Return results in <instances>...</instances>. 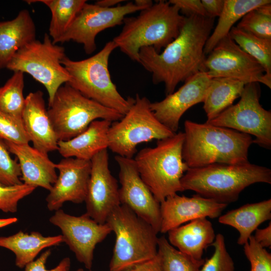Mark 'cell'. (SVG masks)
<instances>
[{
  "mask_svg": "<svg viewBox=\"0 0 271 271\" xmlns=\"http://www.w3.org/2000/svg\"><path fill=\"white\" fill-rule=\"evenodd\" d=\"M214 22L207 17L185 16L179 35L162 52L152 46L140 50L139 63L152 73L154 84H164L166 95L175 91L180 82L206 71L204 48Z\"/></svg>",
  "mask_w": 271,
  "mask_h": 271,
  "instance_id": "1",
  "label": "cell"
},
{
  "mask_svg": "<svg viewBox=\"0 0 271 271\" xmlns=\"http://www.w3.org/2000/svg\"><path fill=\"white\" fill-rule=\"evenodd\" d=\"M182 157L189 168L213 164L249 162L251 136L235 130L186 120L184 122Z\"/></svg>",
  "mask_w": 271,
  "mask_h": 271,
  "instance_id": "2",
  "label": "cell"
},
{
  "mask_svg": "<svg viewBox=\"0 0 271 271\" xmlns=\"http://www.w3.org/2000/svg\"><path fill=\"white\" fill-rule=\"evenodd\" d=\"M185 19L177 7L159 1L136 17H125L121 32L112 41L122 53L139 63L142 48L152 46L160 53L178 37Z\"/></svg>",
  "mask_w": 271,
  "mask_h": 271,
  "instance_id": "3",
  "label": "cell"
},
{
  "mask_svg": "<svg viewBox=\"0 0 271 271\" xmlns=\"http://www.w3.org/2000/svg\"><path fill=\"white\" fill-rule=\"evenodd\" d=\"M257 183L270 184L271 170L249 162L189 168L181 180L184 191L192 190L202 197L227 204L236 201L245 188Z\"/></svg>",
  "mask_w": 271,
  "mask_h": 271,
  "instance_id": "4",
  "label": "cell"
},
{
  "mask_svg": "<svg viewBox=\"0 0 271 271\" xmlns=\"http://www.w3.org/2000/svg\"><path fill=\"white\" fill-rule=\"evenodd\" d=\"M183 132L158 140L154 147L146 148L134 161L139 174L157 200L183 192L181 180L189 167L183 161Z\"/></svg>",
  "mask_w": 271,
  "mask_h": 271,
  "instance_id": "5",
  "label": "cell"
},
{
  "mask_svg": "<svg viewBox=\"0 0 271 271\" xmlns=\"http://www.w3.org/2000/svg\"><path fill=\"white\" fill-rule=\"evenodd\" d=\"M106 223L115 236L109 271H125L157 255L158 233L126 206L120 205Z\"/></svg>",
  "mask_w": 271,
  "mask_h": 271,
  "instance_id": "6",
  "label": "cell"
},
{
  "mask_svg": "<svg viewBox=\"0 0 271 271\" xmlns=\"http://www.w3.org/2000/svg\"><path fill=\"white\" fill-rule=\"evenodd\" d=\"M117 48L113 41L91 57L79 61L66 56L61 64L70 76L68 83L85 97L124 115L133 103L134 98H124L111 80L108 69L109 58Z\"/></svg>",
  "mask_w": 271,
  "mask_h": 271,
  "instance_id": "7",
  "label": "cell"
},
{
  "mask_svg": "<svg viewBox=\"0 0 271 271\" xmlns=\"http://www.w3.org/2000/svg\"><path fill=\"white\" fill-rule=\"evenodd\" d=\"M48 113L58 141L77 136L94 120L114 122L123 116L85 97L68 83L57 90L49 105Z\"/></svg>",
  "mask_w": 271,
  "mask_h": 271,
  "instance_id": "8",
  "label": "cell"
},
{
  "mask_svg": "<svg viewBox=\"0 0 271 271\" xmlns=\"http://www.w3.org/2000/svg\"><path fill=\"white\" fill-rule=\"evenodd\" d=\"M146 97L136 95L128 111L119 120L111 123L107 133L108 148L117 155L132 158L139 145L166 139L172 132L161 123Z\"/></svg>",
  "mask_w": 271,
  "mask_h": 271,
  "instance_id": "9",
  "label": "cell"
},
{
  "mask_svg": "<svg viewBox=\"0 0 271 271\" xmlns=\"http://www.w3.org/2000/svg\"><path fill=\"white\" fill-rule=\"evenodd\" d=\"M66 56L63 47L54 44L47 33L43 41L35 40L20 49L6 68L30 75L47 90L48 105L57 90L70 80V76L61 64Z\"/></svg>",
  "mask_w": 271,
  "mask_h": 271,
  "instance_id": "10",
  "label": "cell"
},
{
  "mask_svg": "<svg viewBox=\"0 0 271 271\" xmlns=\"http://www.w3.org/2000/svg\"><path fill=\"white\" fill-rule=\"evenodd\" d=\"M260 88L258 83L245 84L240 99L214 119L206 121L254 136L253 143L271 148V111L259 103Z\"/></svg>",
  "mask_w": 271,
  "mask_h": 271,
  "instance_id": "11",
  "label": "cell"
},
{
  "mask_svg": "<svg viewBox=\"0 0 271 271\" xmlns=\"http://www.w3.org/2000/svg\"><path fill=\"white\" fill-rule=\"evenodd\" d=\"M145 9L131 2L112 8L86 2L57 43L72 41L83 45L85 53L91 54L96 49L95 39L98 33L122 24L126 15Z\"/></svg>",
  "mask_w": 271,
  "mask_h": 271,
  "instance_id": "12",
  "label": "cell"
},
{
  "mask_svg": "<svg viewBox=\"0 0 271 271\" xmlns=\"http://www.w3.org/2000/svg\"><path fill=\"white\" fill-rule=\"evenodd\" d=\"M206 72L211 78L225 77L244 83H261L271 88L262 66L230 38L224 37L206 58Z\"/></svg>",
  "mask_w": 271,
  "mask_h": 271,
  "instance_id": "13",
  "label": "cell"
},
{
  "mask_svg": "<svg viewBox=\"0 0 271 271\" xmlns=\"http://www.w3.org/2000/svg\"><path fill=\"white\" fill-rule=\"evenodd\" d=\"M49 221L60 229L63 242L67 244L77 260L90 270L95 246L112 232L107 223H98L86 213L76 216L60 209L55 211Z\"/></svg>",
  "mask_w": 271,
  "mask_h": 271,
  "instance_id": "14",
  "label": "cell"
},
{
  "mask_svg": "<svg viewBox=\"0 0 271 271\" xmlns=\"http://www.w3.org/2000/svg\"><path fill=\"white\" fill-rule=\"evenodd\" d=\"M114 159L119 167L120 204L129 208L159 233L161 224L160 203L141 178L134 159L118 155Z\"/></svg>",
  "mask_w": 271,
  "mask_h": 271,
  "instance_id": "15",
  "label": "cell"
},
{
  "mask_svg": "<svg viewBox=\"0 0 271 271\" xmlns=\"http://www.w3.org/2000/svg\"><path fill=\"white\" fill-rule=\"evenodd\" d=\"M90 162L91 171L84 201L85 213L97 223L104 224L111 211L120 205L119 187L109 170L107 149L98 152Z\"/></svg>",
  "mask_w": 271,
  "mask_h": 271,
  "instance_id": "16",
  "label": "cell"
},
{
  "mask_svg": "<svg viewBox=\"0 0 271 271\" xmlns=\"http://www.w3.org/2000/svg\"><path fill=\"white\" fill-rule=\"evenodd\" d=\"M210 80L206 71L199 72L164 99L151 102V109L161 123L176 133L183 114L193 105L203 102Z\"/></svg>",
  "mask_w": 271,
  "mask_h": 271,
  "instance_id": "17",
  "label": "cell"
},
{
  "mask_svg": "<svg viewBox=\"0 0 271 271\" xmlns=\"http://www.w3.org/2000/svg\"><path fill=\"white\" fill-rule=\"evenodd\" d=\"M59 171L56 182L46 200L50 211L60 209L66 202L85 201L91 171V162L74 158L62 159L56 165Z\"/></svg>",
  "mask_w": 271,
  "mask_h": 271,
  "instance_id": "18",
  "label": "cell"
},
{
  "mask_svg": "<svg viewBox=\"0 0 271 271\" xmlns=\"http://www.w3.org/2000/svg\"><path fill=\"white\" fill-rule=\"evenodd\" d=\"M228 205L197 194L191 197L177 194L169 196L160 203V232L167 233L184 223L197 218L219 217Z\"/></svg>",
  "mask_w": 271,
  "mask_h": 271,
  "instance_id": "19",
  "label": "cell"
},
{
  "mask_svg": "<svg viewBox=\"0 0 271 271\" xmlns=\"http://www.w3.org/2000/svg\"><path fill=\"white\" fill-rule=\"evenodd\" d=\"M22 120L34 148L46 154L58 150V141L41 90L30 92L25 97Z\"/></svg>",
  "mask_w": 271,
  "mask_h": 271,
  "instance_id": "20",
  "label": "cell"
},
{
  "mask_svg": "<svg viewBox=\"0 0 271 271\" xmlns=\"http://www.w3.org/2000/svg\"><path fill=\"white\" fill-rule=\"evenodd\" d=\"M10 153L15 155L20 165L23 183L50 191L58 175L56 165L43 153L28 144L4 141Z\"/></svg>",
  "mask_w": 271,
  "mask_h": 271,
  "instance_id": "21",
  "label": "cell"
},
{
  "mask_svg": "<svg viewBox=\"0 0 271 271\" xmlns=\"http://www.w3.org/2000/svg\"><path fill=\"white\" fill-rule=\"evenodd\" d=\"M170 243L182 252L197 259H202L204 250L215 238L212 223L207 218H200L168 232Z\"/></svg>",
  "mask_w": 271,
  "mask_h": 271,
  "instance_id": "22",
  "label": "cell"
},
{
  "mask_svg": "<svg viewBox=\"0 0 271 271\" xmlns=\"http://www.w3.org/2000/svg\"><path fill=\"white\" fill-rule=\"evenodd\" d=\"M111 123L103 119L92 121L77 136L67 141H58L57 151L64 158L90 161L98 152L107 149V133Z\"/></svg>",
  "mask_w": 271,
  "mask_h": 271,
  "instance_id": "23",
  "label": "cell"
},
{
  "mask_svg": "<svg viewBox=\"0 0 271 271\" xmlns=\"http://www.w3.org/2000/svg\"><path fill=\"white\" fill-rule=\"evenodd\" d=\"M35 23L28 10H21L14 19L0 22V69L6 68L14 55L36 40Z\"/></svg>",
  "mask_w": 271,
  "mask_h": 271,
  "instance_id": "24",
  "label": "cell"
},
{
  "mask_svg": "<svg viewBox=\"0 0 271 271\" xmlns=\"http://www.w3.org/2000/svg\"><path fill=\"white\" fill-rule=\"evenodd\" d=\"M271 219V199L245 204L228 211L218 218L219 223L235 228L239 236L237 243L244 245L262 223Z\"/></svg>",
  "mask_w": 271,
  "mask_h": 271,
  "instance_id": "25",
  "label": "cell"
},
{
  "mask_svg": "<svg viewBox=\"0 0 271 271\" xmlns=\"http://www.w3.org/2000/svg\"><path fill=\"white\" fill-rule=\"evenodd\" d=\"M62 242V235L44 236L36 231L28 233L20 231L13 235L0 237V247L8 249L15 254L16 265L21 268L34 260L43 249Z\"/></svg>",
  "mask_w": 271,
  "mask_h": 271,
  "instance_id": "26",
  "label": "cell"
},
{
  "mask_svg": "<svg viewBox=\"0 0 271 271\" xmlns=\"http://www.w3.org/2000/svg\"><path fill=\"white\" fill-rule=\"evenodd\" d=\"M245 84L225 77L211 78L203 101V109L209 121L232 105L240 97Z\"/></svg>",
  "mask_w": 271,
  "mask_h": 271,
  "instance_id": "27",
  "label": "cell"
},
{
  "mask_svg": "<svg viewBox=\"0 0 271 271\" xmlns=\"http://www.w3.org/2000/svg\"><path fill=\"white\" fill-rule=\"evenodd\" d=\"M270 0H224L223 10L216 27L208 38L204 48L205 55H208L223 38L229 35L233 25L252 10Z\"/></svg>",
  "mask_w": 271,
  "mask_h": 271,
  "instance_id": "28",
  "label": "cell"
},
{
  "mask_svg": "<svg viewBox=\"0 0 271 271\" xmlns=\"http://www.w3.org/2000/svg\"><path fill=\"white\" fill-rule=\"evenodd\" d=\"M31 4L42 3L47 6L51 13L49 35L54 44L70 27L76 16L86 3L85 0H39L25 1Z\"/></svg>",
  "mask_w": 271,
  "mask_h": 271,
  "instance_id": "29",
  "label": "cell"
},
{
  "mask_svg": "<svg viewBox=\"0 0 271 271\" xmlns=\"http://www.w3.org/2000/svg\"><path fill=\"white\" fill-rule=\"evenodd\" d=\"M229 35L243 51L262 66L266 78L271 82V40L256 37L234 26Z\"/></svg>",
  "mask_w": 271,
  "mask_h": 271,
  "instance_id": "30",
  "label": "cell"
},
{
  "mask_svg": "<svg viewBox=\"0 0 271 271\" xmlns=\"http://www.w3.org/2000/svg\"><path fill=\"white\" fill-rule=\"evenodd\" d=\"M157 255L163 271H198L205 261L179 251L164 236L158 238Z\"/></svg>",
  "mask_w": 271,
  "mask_h": 271,
  "instance_id": "31",
  "label": "cell"
},
{
  "mask_svg": "<svg viewBox=\"0 0 271 271\" xmlns=\"http://www.w3.org/2000/svg\"><path fill=\"white\" fill-rule=\"evenodd\" d=\"M24 73L14 74L0 87V110L10 115L22 118L25 103L24 96Z\"/></svg>",
  "mask_w": 271,
  "mask_h": 271,
  "instance_id": "32",
  "label": "cell"
},
{
  "mask_svg": "<svg viewBox=\"0 0 271 271\" xmlns=\"http://www.w3.org/2000/svg\"><path fill=\"white\" fill-rule=\"evenodd\" d=\"M236 27L256 37L271 40V3L249 11Z\"/></svg>",
  "mask_w": 271,
  "mask_h": 271,
  "instance_id": "33",
  "label": "cell"
},
{
  "mask_svg": "<svg viewBox=\"0 0 271 271\" xmlns=\"http://www.w3.org/2000/svg\"><path fill=\"white\" fill-rule=\"evenodd\" d=\"M211 245L214 248L213 254L205 260L198 271H234V263L227 250L224 236L218 233Z\"/></svg>",
  "mask_w": 271,
  "mask_h": 271,
  "instance_id": "34",
  "label": "cell"
},
{
  "mask_svg": "<svg viewBox=\"0 0 271 271\" xmlns=\"http://www.w3.org/2000/svg\"><path fill=\"white\" fill-rule=\"evenodd\" d=\"M0 140L16 144H28L30 140L22 118L0 110Z\"/></svg>",
  "mask_w": 271,
  "mask_h": 271,
  "instance_id": "35",
  "label": "cell"
},
{
  "mask_svg": "<svg viewBox=\"0 0 271 271\" xmlns=\"http://www.w3.org/2000/svg\"><path fill=\"white\" fill-rule=\"evenodd\" d=\"M36 188L24 183L10 186L0 183V210L5 213L16 212L19 202Z\"/></svg>",
  "mask_w": 271,
  "mask_h": 271,
  "instance_id": "36",
  "label": "cell"
},
{
  "mask_svg": "<svg viewBox=\"0 0 271 271\" xmlns=\"http://www.w3.org/2000/svg\"><path fill=\"white\" fill-rule=\"evenodd\" d=\"M18 161L13 159L4 141L0 140V183L16 185L23 183Z\"/></svg>",
  "mask_w": 271,
  "mask_h": 271,
  "instance_id": "37",
  "label": "cell"
},
{
  "mask_svg": "<svg viewBox=\"0 0 271 271\" xmlns=\"http://www.w3.org/2000/svg\"><path fill=\"white\" fill-rule=\"evenodd\" d=\"M244 254L250 263V271H271V254L260 246L251 235L243 245Z\"/></svg>",
  "mask_w": 271,
  "mask_h": 271,
  "instance_id": "38",
  "label": "cell"
},
{
  "mask_svg": "<svg viewBox=\"0 0 271 271\" xmlns=\"http://www.w3.org/2000/svg\"><path fill=\"white\" fill-rule=\"evenodd\" d=\"M51 254V250L48 249L43 252L36 260L28 263L25 266L24 271H69L71 260L69 257H65L54 268L47 269L46 267L47 261Z\"/></svg>",
  "mask_w": 271,
  "mask_h": 271,
  "instance_id": "39",
  "label": "cell"
},
{
  "mask_svg": "<svg viewBox=\"0 0 271 271\" xmlns=\"http://www.w3.org/2000/svg\"><path fill=\"white\" fill-rule=\"evenodd\" d=\"M169 2L177 7L180 12L186 16L197 15L208 17L200 0H170Z\"/></svg>",
  "mask_w": 271,
  "mask_h": 271,
  "instance_id": "40",
  "label": "cell"
},
{
  "mask_svg": "<svg viewBox=\"0 0 271 271\" xmlns=\"http://www.w3.org/2000/svg\"><path fill=\"white\" fill-rule=\"evenodd\" d=\"M203 7L208 17H219L223 8L224 0H201Z\"/></svg>",
  "mask_w": 271,
  "mask_h": 271,
  "instance_id": "41",
  "label": "cell"
},
{
  "mask_svg": "<svg viewBox=\"0 0 271 271\" xmlns=\"http://www.w3.org/2000/svg\"><path fill=\"white\" fill-rule=\"evenodd\" d=\"M253 235L256 242L263 248L271 247V223L262 229L257 228Z\"/></svg>",
  "mask_w": 271,
  "mask_h": 271,
  "instance_id": "42",
  "label": "cell"
},
{
  "mask_svg": "<svg viewBox=\"0 0 271 271\" xmlns=\"http://www.w3.org/2000/svg\"><path fill=\"white\" fill-rule=\"evenodd\" d=\"M125 271H163L158 255L154 258Z\"/></svg>",
  "mask_w": 271,
  "mask_h": 271,
  "instance_id": "43",
  "label": "cell"
},
{
  "mask_svg": "<svg viewBox=\"0 0 271 271\" xmlns=\"http://www.w3.org/2000/svg\"><path fill=\"white\" fill-rule=\"evenodd\" d=\"M123 2L124 1L122 0H100L97 1L95 4L105 8H112Z\"/></svg>",
  "mask_w": 271,
  "mask_h": 271,
  "instance_id": "44",
  "label": "cell"
},
{
  "mask_svg": "<svg viewBox=\"0 0 271 271\" xmlns=\"http://www.w3.org/2000/svg\"><path fill=\"white\" fill-rule=\"evenodd\" d=\"M18 219L16 217L0 218V228L16 222Z\"/></svg>",
  "mask_w": 271,
  "mask_h": 271,
  "instance_id": "45",
  "label": "cell"
},
{
  "mask_svg": "<svg viewBox=\"0 0 271 271\" xmlns=\"http://www.w3.org/2000/svg\"><path fill=\"white\" fill-rule=\"evenodd\" d=\"M75 271H84V270H83V269L80 268L77 269Z\"/></svg>",
  "mask_w": 271,
  "mask_h": 271,
  "instance_id": "46",
  "label": "cell"
},
{
  "mask_svg": "<svg viewBox=\"0 0 271 271\" xmlns=\"http://www.w3.org/2000/svg\"><path fill=\"white\" fill-rule=\"evenodd\" d=\"M90 271H91V270H90Z\"/></svg>",
  "mask_w": 271,
  "mask_h": 271,
  "instance_id": "47",
  "label": "cell"
}]
</instances>
